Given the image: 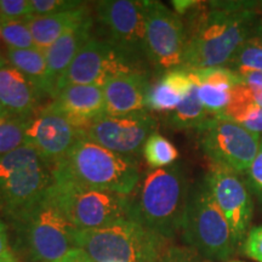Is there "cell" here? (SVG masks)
<instances>
[{
	"label": "cell",
	"instance_id": "cell-5",
	"mask_svg": "<svg viewBox=\"0 0 262 262\" xmlns=\"http://www.w3.org/2000/svg\"><path fill=\"white\" fill-rule=\"evenodd\" d=\"M75 243L93 262H157L170 243L133 219L75 231Z\"/></svg>",
	"mask_w": 262,
	"mask_h": 262
},
{
	"label": "cell",
	"instance_id": "cell-24",
	"mask_svg": "<svg viewBox=\"0 0 262 262\" xmlns=\"http://www.w3.org/2000/svg\"><path fill=\"white\" fill-rule=\"evenodd\" d=\"M211 117L214 116L206 111L199 100L198 88L194 83L185 100L171 113H169L166 122L170 127L175 130H198Z\"/></svg>",
	"mask_w": 262,
	"mask_h": 262
},
{
	"label": "cell",
	"instance_id": "cell-23",
	"mask_svg": "<svg viewBox=\"0 0 262 262\" xmlns=\"http://www.w3.org/2000/svg\"><path fill=\"white\" fill-rule=\"evenodd\" d=\"M220 117L239 124L251 133L262 134V107L254 102L250 91L244 84L234 88L231 101Z\"/></svg>",
	"mask_w": 262,
	"mask_h": 262
},
{
	"label": "cell",
	"instance_id": "cell-32",
	"mask_svg": "<svg viewBox=\"0 0 262 262\" xmlns=\"http://www.w3.org/2000/svg\"><path fill=\"white\" fill-rule=\"evenodd\" d=\"M244 254L257 262H262V226L249 229L243 243Z\"/></svg>",
	"mask_w": 262,
	"mask_h": 262
},
{
	"label": "cell",
	"instance_id": "cell-37",
	"mask_svg": "<svg viewBox=\"0 0 262 262\" xmlns=\"http://www.w3.org/2000/svg\"><path fill=\"white\" fill-rule=\"evenodd\" d=\"M0 41H3V39H2V34H0ZM6 63V57L4 56V55L2 54V50H0V68H3V67H5V64Z\"/></svg>",
	"mask_w": 262,
	"mask_h": 262
},
{
	"label": "cell",
	"instance_id": "cell-14",
	"mask_svg": "<svg viewBox=\"0 0 262 262\" xmlns=\"http://www.w3.org/2000/svg\"><path fill=\"white\" fill-rule=\"evenodd\" d=\"M81 136V130L49 103L28 119L26 145L33 147L42 159L55 166Z\"/></svg>",
	"mask_w": 262,
	"mask_h": 262
},
{
	"label": "cell",
	"instance_id": "cell-4",
	"mask_svg": "<svg viewBox=\"0 0 262 262\" xmlns=\"http://www.w3.org/2000/svg\"><path fill=\"white\" fill-rule=\"evenodd\" d=\"M48 194L77 231H91L130 219L129 195L90 187L54 171Z\"/></svg>",
	"mask_w": 262,
	"mask_h": 262
},
{
	"label": "cell",
	"instance_id": "cell-15",
	"mask_svg": "<svg viewBox=\"0 0 262 262\" xmlns=\"http://www.w3.org/2000/svg\"><path fill=\"white\" fill-rule=\"evenodd\" d=\"M216 203L231 226L237 244L244 242L253 217V201L243 180L237 172L211 165L205 175Z\"/></svg>",
	"mask_w": 262,
	"mask_h": 262
},
{
	"label": "cell",
	"instance_id": "cell-27",
	"mask_svg": "<svg viewBox=\"0 0 262 262\" xmlns=\"http://www.w3.org/2000/svg\"><path fill=\"white\" fill-rule=\"evenodd\" d=\"M143 157L150 169H162L175 164L179 158V150L173 146L171 141L153 133L147 139L143 146Z\"/></svg>",
	"mask_w": 262,
	"mask_h": 262
},
{
	"label": "cell",
	"instance_id": "cell-9",
	"mask_svg": "<svg viewBox=\"0 0 262 262\" xmlns=\"http://www.w3.org/2000/svg\"><path fill=\"white\" fill-rule=\"evenodd\" d=\"M198 142L211 165L237 172H247L254 162L261 136L239 124L214 116L198 130Z\"/></svg>",
	"mask_w": 262,
	"mask_h": 262
},
{
	"label": "cell",
	"instance_id": "cell-18",
	"mask_svg": "<svg viewBox=\"0 0 262 262\" xmlns=\"http://www.w3.org/2000/svg\"><path fill=\"white\" fill-rule=\"evenodd\" d=\"M42 96L38 85L12 66L0 68V103L6 114L32 117L39 110Z\"/></svg>",
	"mask_w": 262,
	"mask_h": 262
},
{
	"label": "cell",
	"instance_id": "cell-36",
	"mask_svg": "<svg viewBox=\"0 0 262 262\" xmlns=\"http://www.w3.org/2000/svg\"><path fill=\"white\" fill-rule=\"evenodd\" d=\"M61 262H93L90 257L84 253L79 248L74 249L72 253H70Z\"/></svg>",
	"mask_w": 262,
	"mask_h": 262
},
{
	"label": "cell",
	"instance_id": "cell-28",
	"mask_svg": "<svg viewBox=\"0 0 262 262\" xmlns=\"http://www.w3.org/2000/svg\"><path fill=\"white\" fill-rule=\"evenodd\" d=\"M29 118L9 114L0 118V157L26 146V130Z\"/></svg>",
	"mask_w": 262,
	"mask_h": 262
},
{
	"label": "cell",
	"instance_id": "cell-16",
	"mask_svg": "<svg viewBox=\"0 0 262 262\" xmlns=\"http://www.w3.org/2000/svg\"><path fill=\"white\" fill-rule=\"evenodd\" d=\"M51 106L80 130L106 114L103 88L96 85H66L52 98Z\"/></svg>",
	"mask_w": 262,
	"mask_h": 262
},
{
	"label": "cell",
	"instance_id": "cell-19",
	"mask_svg": "<svg viewBox=\"0 0 262 262\" xmlns=\"http://www.w3.org/2000/svg\"><path fill=\"white\" fill-rule=\"evenodd\" d=\"M91 28H93V18L78 26V27L71 29L70 32L62 35L60 39H57L48 50H45L48 63L45 94L49 96H55L57 83L60 81L62 75L68 70L78 52L93 37Z\"/></svg>",
	"mask_w": 262,
	"mask_h": 262
},
{
	"label": "cell",
	"instance_id": "cell-21",
	"mask_svg": "<svg viewBox=\"0 0 262 262\" xmlns=\"http://www.w3.org/2000/svg\"><path fill=\"white\" fill-rule=\"evenodd\" d=\"M90 18L93 17L85 4L60 14L26 17L35 47L42 51L48 50L57 39H60L71 29L89 21Z\"/></svg>",
	"mask_w": 262,
	"mask_h": 262
},
{
	"label": "cell",
	"instance_id": "cell-26",
	"mask_svg": "<svg viewBox=\"0 0 262 262\" xmlns=\"http://www.w3.org/2000/svg\"><path fill=\"white\" fill-rule=\"evenodd\" d=\"M228 68L239 77L253 72H262V35L255 32L239 47Z\"/></svg>",
	"mask_w": 262,
	"mask_h": 262
},
{
	"label": "cell",
	"instance_id": "cell-11",
	"mask_svg": "<svg viewBox=\"0 0 262 262\" xmlns=\"http://www.w3.org/2000/svg\"><path fill=\"white\" fill-rule=\"evenodd\" d=\"M147 58L157 71L183 67L186 28L180 15L159 2H145Z\"/></svg>",
	"mask_w": 262,
	"mask_h": 262
},
{
	"label": "cell",
	"instance_id": "cell-38",
	"mask_svg": "<svg viewBox=\"0 0 262 262\" xmlns=\"http://www.w3.org/2000/svg\"><path fill=\"white\" fill-rule=\"evenodd\" d=\"M256 32H257L260 35H262V17H261L260 24H258V27H257V29H256Z\"/></svg>",
	"mask_w": 262,
	"mask_h": 262
},
{
	"label": "cell",
	"instance_id": "cell-35",
	"mask_svg": "<svg viewBox=\"0 0 262 262\" xmlns=\"http://www.w3.org/2000/svg\"><path fill=\"white\" fill-rule=\"evenodd\" d=\"M0 262H19L12 253L8 237V229L2 220H0Z\"/></svg>",
	"mask_w": 262,
	"mask_h": 262
},
{
	"label": "cell",
	"instance_id": "cell-13",
	"mask_svg": "<svg viewBox=\"0 0 262 262\" xmlns=\"http://www.w3.org/2000/svg\"><path fill=\"white\" fill-rule=\"evenodd\" d=\"M156 118L149 111L126 116H107L85 126L81 133L85 139L123 156H136L143 149L148 137L156 133Z\"/></svg>",
	"mask_w": 262,
	"mask_h": 262
},
{
	"label": "cell",
	"instance_id": "cell-25",
	"mask_svg": "<svg viewBox=\"0 0 262 262\" xmlns=\"http://www.w3.org/2000/svg\"><path fill=\"white\" fill-rule=\"evenodd\" d=\"M6 58L10 62V66L24 73L26 77L34 81L41 90L42 95L45 94V84H47L48 63L45 51L38 48L24 49V50H11L9 49Z\"/></svg>",
	"mask_w": 262,
	"mask_h": 262
},
{
	"label": "cell",
	"instance_id": "cell-34",
	"mask_svg": "<svg viewBox=\"0 0 262 262\" xmlns=\"http://www.w3.org/2000/svg\"><path fill=\"white\" fill-rule=\"evenodd\" d=\"M247 173L251 187L256 192L262 193V137L257 155L255 157L254 162L251 163L250 168L248 169Z\"/></svg>",
	"mask_w": 262,
	"mask_h": 262
},
{
	"label": "cell",
	"instance_id": "cell-3",
	"mask_svg": "<svg viewBox=\"0 0 262 262\" xmlns=\"http://www.w3.org/2000/svg\"><path fill=\"white\" fill-rule=\"evenodd\" d=\"M54 171L90 187L122 195H130L141 180L139 164L133 157L118 155L83 136L55 165Z\"/></svg>",
	"mask_w": 262,
	"mask_h": 262
},
{
	"label": "cell",
	"instance_id": "cell-1",
	"mask_svg": "<svg viewBox=\"0 0 262 262\" xmlns=\"http://www.w3.org/2000/svg\"><path fill=\"white\" fill-rule=\"evenodd\" d=\"M182 17L186 18L183 67H225L239 47L256 32L262 2H199Z\"/></svg>",
	"mask_w": 262,
	"mask_h": 262
},
{
	"label": "cell",
	"instance_id": "cell-39",
	"mask_svg": "<svg viewBox=\"0 0 262 262\" xmlns=\"http://www.w3.org/2000/svg\"><path fill=\"white\" fill-rule=\"evenodd\" d=\"M5 111H4V108H3V106H2V103H0V118H2L3 116H5Z\"/></svg>",
	"mask_w": 262,
	"mask_h": 262
},
{
	"label": "cell",
	"instance_id": "cell-31",
	"mask_svg": "<svg viewBox=\"0 0 262 262\" xmlns=\"http://www.w3.org/2000/svg\"><path fill=\"white\" fill-rule=\"evenodd\" d=\"M32 16L29 0H0V22L14 21Z\"/></svg>",
	"mask_w": 262,
	"mask_h": 262
},
{
	"label": "cell",
	"instance_id": "cell-30",
	"mask_svg": "<svg viewBox=\"0 0 262 262\" xmlns=\"http://www.w3.org/2000/svg\"><path fill=\"white\" fill-rule=\"evenodd\" d=\"M31 2L32 16H48L68 11L79 8L83 2L72 0H29Z\"/></svg>",
	"mask_w": 262,
	"mask_h": 262
},
{
	"label": "cell",
	"instance_id": "cell-7",
	"mask_svg": "<svg viewBox=\"0 0 262 262\" xmlns=\"http://www.w3.org/2000/svg\"><path fill=\"white\" fill-rule=\"evenodd\" d=\"M19 250L32 262H61L77 249L75 229L48 194L34 208L11 220Z\"/></svg>",
	"mask_w": 262,
	"mask_h": 262
},
{
	"label": "cell",
	"instance_id": "cell-33",
	"mask_svg": "<svg viewBox=\"0 0 262 262\" xmlns=\"http://www.w3.org/2000/svg\"><path fill=\"white\" fill-rule=\"evenodd\" d=\"M157 262H195V251L191 248L176 247L169 243Z\"/></svg>",
	"mask_w": 262,
	"mask_h": 262
},
{
	"label": "cell",
	"instance_id": "cell-17",
	"mask_svg": "<svg viewBox=\"0 0 262 262\" xmlns=\"http://www.w3.org/2000/svg\"><path fill=\"white\" fill-rule=\"evenodd\" d=\"M150 84L145 72L135 71L112 78L103 86L107 116L147 111V98Z\"/></svg>",
	"mask_w": 262,
	"mask_h": 262
},
{
	"label": "cell",
	"instance_id": "cell-8",
	"mask_svg": "<svg viewBox=\"0 0 262 262\" xmlns=\"http://www.w3.org/2000/svg\"><path fill=\"white\" fill-rule=\"evenodd\" d=\"M181 233L189 248L211 260L234 254L238 244L205 178L189 188Z\"/></svg>",
	"mask_w": 262,
	"mask_h": 262
},
{
	"label": "cell",
	"instance_id": "cell-2",
	"mask_svg": "<svg viewBox=\"0 0 262 262\" xmlns=\"http://www.w3.org/2000/svg\"><path fill=\"white\" fill-rule=\"evenodd\" d=\"M188 192L187 179L180 164L150 169L136 195L130 198V219L171 241L182 229Z\"/></svg>",
	"mask_w": 262,
	"mask_h": 262
},
{
	"label": "cell",
	"instance_id": "cell-10",
	"mask_svg": "<svg viewBox=\"0 0 262 262\" xmlns=\"http://www.w3.org/2000/svg\"><path fill=\"white\" fill-rule=\"evenodd\" d=\"M96 18L104 40L140 66L147 58L145 2L103 0L96 4Z\"/></svg>",
	"mask_w": 262,
	"mask_h": 262
},
{
	"label": "cell",
	"instance_id": "cell-12",
	"mask_svg": "<svg viewBox=\"0 0 262 262\" xmlns=\"http://www.w3.org/2000/svg\"><path fill=\"white\" fill-rule=\"evenodd\" d=\"M135 71L142 70L104 39L91 37L62 75L56 93L66 85L103 88L108 80L117 75Z\"/></svg>",
	"mask_w": 262,
	"mask_h": 262
},
{
	"label": "cell",
	"instance_id": "cell-29",
	"mask_svg": "<svg viewBox=\"0 0 262 262\" xmlns=\"http://www.w3.org/2000/svg\"><path fill=\"white\" fill-rule=\"evenodd\" d=\"M0 34L3 42L8 47V50L37 48L26 18L0 22Z\"/></svg>",
	"mask_w": 262,
	"mask_h": 262
},
{
	"label": "cell",
	"instance_id": "cell-40",
	"mask_svg": "<svg viewBox=\"0 0 262 262\" xmlns=\"http://www.w3.org/2000/svg\"><path fill=\"white\" fill-rule=\"evenodd\" d=\"M227 262H243V261H239V260H231V261H227Z\"/></svg>",
	"mask_w": 262,
	"mask_h": 262
},
{
	"label": "cell",
	"instance_id": "cell-20",
	"mask_svg": "<svg viewBox=\"0 0 262 262\" xmlns=\"http://www.w3.org/2000/svg\"><path fill=\"white\" fill-rule=\"evenodd\" d=\"M191 75L198 88L199 100L211 116H220L224 112L233 89L242 84V78L228 67L191 70Z\"/></svg>",
	"mask_w": 262,
	"mask_h": 262
},
{
	"label": "cell",
	"instance_id": "cell-6",
	"mask_svg": "<svg viewBox=\"0 0 262 262\" xmlns=\"http://www.w3.org/2000/svg\"><path fill=\"white\" fill-rule=\"evenodd\" d=\"M55 166L31 146L0 157V210L15 220L47 195Z\"/></svg>",
	"mask_w": 262,
	"mask_h": 262
},
{
	"label": "cell",
	"instance_id": "cell-22",
	"mask_svg": "<svg viewBox=\"0 0 262 262\" xmlns=\"http://www.w3.org/2000/svg\"><path fill=\"white\" fill-rule=\"evenodd\" d=\"M193 84L188 68L180 67L165 72L157 83L150 85L147 108L149 112L171 113L185 100Z\"/></svg>",
	"mask_w": 262,
	"mask_h": 262
}]
</instances>
